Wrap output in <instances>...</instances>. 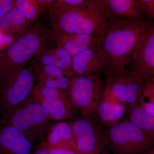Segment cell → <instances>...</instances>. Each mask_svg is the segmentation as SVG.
Here are the masks:
<instances>
[{
  "label": "cell",
  "instance_id": "1",
  "mask_svg": "<svg viewBox=\"0 0 154 154\" xmlns=\"http://www.w3.org/2000/svg\"><path fill=\"white\" fill-rule=\"evenodd\" d=\"M52 30L65 34H85L100 40L108 22L117 19L105 0H88L84 7H65L53 0L48 6Z\"/></svg>",
  "mask_w": 154,
  "mask_h": 154
},
{
  "label": "cell",
  "instance_id": "2",
  "mask_svg": "<svg viewBox=\"0 0 154 154\" xmlns=\"http://www.w3.org/2000/svg\"><path fill=\"white\" fill-rule=\"evenodd\" d=\"M153 26L150 20L117 19L108 22L100 45L110 63V74L124 70L146 32Z\"/></svg>",
  "mask_w": 154,
  "mask_h": 154
},
{
  "label": "cell",
  "instance_id": "3",
  "mask_svg": "<svg viewBox=\"0 0 154 154\" xmlns=\"http://www.w3.org/2000/svg\"><path fill=\"white\" fill-rule=\"evenodd\" d=\"M54 43L52 30L41 24L28 28L14 43L0 51V83Z\"/></svg>",
  "mask_w": 154,
  "mask_h": 154
},
{
  "label": "cell",
  "instance_id": "4",
  "mask_svg": "<svg viewBox=\"0 0 154 154\" xmlns=\"http://www.w3.org/2000/svg\"><path fill=\"white\" fill-rule=\"evenodd\" d=\"M1 117L0 124L14 127L33 143L43 140L51 120L44 107L31 97Z\"/></svg>",
  "mask_w": 154,
  "mask_h": 154
},
{
  "label": "cell",
  "instance_id": "5",
  "mask_svg": "<svg viewBox=\"0 0 154 154\" xmlns=\"http://www.w3.org/2000/svg\"><path fill=\"white\" fill-rule=\"evenodd\" d=\"M105 139L113 154H146L154 148L153 141L128 120L109 127Z\"/></svg>",
  "mask_w": 154,
  "mask_h": 154
},
{
  "label": "cell",
  "instance_id": "6",
  "mask_svg": "<svg viewBox=\"0 0 154 154\" xmlns=\"http://www.w3.org/2000/svg\"><path fill=\"white\" fill-rule=\"evenodd\" d=\"M104 88L100 77L75 74L65 92L83 117L93 121L98 117L97 110Z\"/></svg>",
  "mask_w": 154,
  "mask_h": 154
},
{
  "label": "cell",
  "instance_id": "7",
  "mask_svg": "<svg viewBox=\"0 0 154 154\" xmlns=\"http://www.w3.org/2000/svg\"><path fill=\"white\" fill-rule=\"evenodd\" d=\"M26 65L14 71L0 83V114L13 110L30 97L35 76L33 68Z\"/></svg>",
  "mask_w": 154,
  "mask_h": 154
},
{
  "label": "cell",
  "instance_id": "8",
  "mask_svg": "<svg viewBox=\"0 0 154 154\" xmlns=\"http://www.w3.org/2000/svg\"><path fill=\"white\" fill-rule=\"evenodd\" d=\"M71 122L76 154H100L106 146L105 130L91 119H79Z\"/></svg>",
  "mask_w": 154,
  "mask_h": 154
},
{
  "label": "cell",
  "instance_id": "9",
  "mask_svg": "<svg viewBox=\"0 0 154 154\" xmlns=\"http://www.w3.org/2000/svg\"><path fill=\"white\" fill-rule=\"evenodd\" d=\"M111 91L119 100L130 107L139 105L145 82L131 71H122L107 75Z\"/></svg>",
  "mask_w": 154,
  "mask_h": 154
},
{
  "label": "cell",
  "instance_id": "10",
  "mask_svg": "<svg viewBox=\"0 0 154 154\" xmlns=\"http://www.w3.org/2000/svg\"><path fill=\"white\" fill-rule=\"evenodd\" d=\"M131 70L145 82L154 80V25L141 39L133 52Z\"/></svg>",
  "mask_w": 154,
  "mask_h": 154
},
{
  "label": "cell",
  "instance_id": "11",
  "mask_svg": "<svg viewBox=\"0 0 154 154\" xmlns=\"http://www.w3.org/2000/svg\"><path fill=\"white\" fill-rule=\"evenodd\" d=\"M75 74L100 77L110 74L109 59L101 46L83 51L72 58Z\"/></svg>",
  "mask_w": 154,
  "mask_h": 154
},
{
  "label": "cell",
  "instance_id": "12",
  "mask_svg": "<svg viewBox=\"0 0 154 154\" xmlns=\"http://www.w3.org/2000/svg\"><path fill=\"white\" fill-rule=\"evenodd\" d=\"M0 124V154H33V142L14 127Z\"/></svg>",
  "mask_w": 154,
  "mask_h": 154
},
{
  "label": "cell",
  "instance_id": "13",
  "mask_svg": "<svg viewBox=\"0 0 154 154\" xmlns=\"http://www.w3.org/2000/svg\"><path fill=\"white\" fill-rule=\"evenodd\" d=\"M126 104L117 99L112 93L110 80L107 76L102 99L97 110L101 121L109 127L119 122L126 112Z\"/></svg>",
  "mask_w": 154,
  "mask_h": 154
},
{
  "label": "cell",
  "instance_id": "14",
  "mask_svg": "<svg viewBox=\"0 0 154 154\" xmlns=\"http://www.w3.org/2000/svg\"><path fill=\"white\" fill-rule=\"evenodd\" d=\"M47 133V138L41 146L48 149H66L76 153L75 142L71 122L61 121L50 125Z\"/></svg>",
  "mask_w": 154,
  "mask_h": 154
},
{
  "label": "cell",
  "instance_id": "15",
  "mask_svg": "<svg viewBox=\"0 0 154 154\" xmlns=\"http://www.w3.org/2000/svg\"><path fill=\"white\" fill-rule=\"evenodd\" d=\"M53 32L57 46L66 50L72 57L83 51L101 46L100 40L91 35L85 34H65L55 33L53 31Z\"/></svg>",
  "mask_w": 154,
  "mask_h": 154
},
{
  "label": "cell",
  "instance_id": "16",
  "mask_svg": "<svg viewBox=\"0 0 154 154\" xmlns=\"http://www.w3.org/2000/svg\"><path fill=\"white\" fill-rule=\"evenodd\" d=\"M72 58L66 50L56 45V47L48 48L42 50L34 60L42 64L56 67L70 79L75 75L72 69Z\"/></svg>",
  "mask_w": 154,
  "mask_h": 154
},
{
  "label": "cell",
  "instance_id": "17",
  "mask_svg": "<svg viewBox=\"0 0 154 154\" xmlns=\"http://www.w3.org/2000/svg\"><path fill=\"white\" fill-rule=\"evenodd\" d=\"M32 67L38 84L65 91L68 89L70 79L60 69L52 66L42 64L34 60Z\"/></svg>",
  "mask_w": 154,
  "mask_h": 154
},
{
  "label": "cell",
  "instance_id": "18",
  "mask_svg": "<svg viewBox=\"0 0 154 154\" xmlns=\"http://www.w3.org/2000/svg\"><path fill=\"white\" fill-rule=\"evenodd\" d=\"M34 102L44 107L51 120L57 121L71 118L76 109L67 95L63 97L38 99Z\"/></svg>",
  "mask_w": 154,
  "mask_h": 154
},
{
  "label": "cell",
  "instance_id": "19",
  "mask_svg": "<svg viewBox=\"0 0 154 154\" xmlns=\"http://www.w3.org/2000/svg\"><path fill=\"white\" fill-rule=\"evenodd\" d=\"M107 8L116 19H142L143 14L138 0H105Z\"/></svg>",
  "mask_w": 154,
  "mask_h": 154
},
{
  "label": "cell",
  "instance_id": "20",
  "mask_svg": "<svg viewBox=\"0 0 154 154\" xmlns=\"http://www.w3.org/2000/svg\"><path fill=\"white\" fill-rule=\"evenodd\" d=\"M29 25L22 12L15 7L0 19V33L20 35L28 29Z\"/></svg>",
  "mask_w": 154,
  "mask_h": 154
},
{
  "label": "cell",
  "instance_id": "21",
  "mask_svg": "<svg viewBox=\"0 0 154 154\" xmlns=\"http://www.w3.org/2000/svg\"><path fill=\"white\" fill-rule=\"evenodd\" d=\"M128 120L137 127L154 142V117L149 115L140 105L130 107Z\"/></svg>",
  "mask_w": 154,
  "mask_h": 154
},
{
  "label": "cell",
  "instance_id": "22",
  "mask_svg": "<svg viewBox=\"0 0 154 154\" xmlns=\"http://www.w3.org/2000/svg\"><path fill=\"white\" fill-rule=\"evenodd\" d=\"M15 7L22 12L30 25L39 19L42 11L46 8L38 0H15Z\"/></svg>",
  "mask_w": 154,
  "mask_h": 154
},
{
  "label": "cell",
  "instance_id": "23",
  "mask_svg": "<svg viewBox=\"0 0 154 154\" xmlns=\"http://www.w3.org/2000/svg\"><path fill=\"white\" fill-rule=\"evenodd\" d=\"M143 15L150 20H154V0H138Z\"/></svg>",
  "mask_w": 154,
  "mask_h": 154
},
{
  "label": "cell",
  "instance_id": "24",
  "mask_svg": "<svg viewBox=\"0 0 154 154\" xmlns=\"http://www.w3.org/2000/svg\"><path fill=\"white\" fill-rule=\"evenodd\" d=\"M143 100L154 102V80L145 82L141 101Z\"/></svg>",
  "mask_w": 154,
  "mask_h": 154
},
{
  "label": "cell",
  "instance_id": "25",
  "mask_svg": "<svg viewBox=\"0 0 154 154\" xmlns=\"http://www.w3.org/2000/svg\"><path fill=\"white\" fill-rule=\"evenodd\" d=\"M19 36V35H10L0 33V51L14 43Z\"/></svg>",
  "mask_w": 154,
  "mask_h": 154
},
{
  "label": "cell",
  "instance_id": "26",
  "mask_svg": "<svg viewBox=\"0 0 154 154\" xmlns=\"http://www.w3.org/2000/svg\"><path fill=\"white\" fill-rule=\"evenodd\" d=\"M15 0H0V19L15 8Z\"/></svg>",
  "mask_w": 154,
  "mask_h": 154
},
{
  "label": "cell",
  "instance_id": "27",
  "mask_svg": "<svg viewBox=\"0 0 154 154\" xmlns=\"http://www.w3.org/2000/svg\"><path fill=\"white\" fill-rule=\"evenodd\" d=\"M59 5L65 7H84L88 3V0H56Z\"/></svg>",
  "mask_w": 154,
  "mask_h": 154
},
{
  "label": "cell",
  "instance_id": "28",
  "mask_svg": "<svg viewBox=\"0 0 154 154\" xmlns=\"http://www.w3.org/2000/svg\"><path fill=\"white\" fill-rule=\"evenodd\" d=\"M139 105L148 114L154 117V102L143 100L140 101Z\"/></svg>",
  "mask_w": 154,
  "mask_h": 154
},
{
  "label": "cell",
  "instance_id": "29",
  "mask_svg": "<svg viewBox=\"0 0 154 154\" xmlns=\"http://www.w3.org/2000/svg\"><path fill=\"white\" fill-rule=\"evenodd\" d=\"M49 154H76L70 150L64 148H54L48 149Z\"/></svg>",
  "mask_w": 154,
  "mask_h": 154
},
{
  "label": "cell",
  "instance_id": "30",
  "mask_svg": "<svg viewBox=\"0 0 154 154\" xmlns=\"http://www.w3.org/2000/svg\"><path fill=\"white\" fill-rule=\"evenodd\" d=\"M33 154H49L48 149L41 146L40 149Z\"/></svg>",
  "mask_w": 154,
  "mask_h": 154
},
{
  "label": "cell",
  "instance_id": "31",
  "mask_svg": "<svg viewBox=\"0 0 154 154\" xmlns=\"http://www.w3.org/2000/svg\"><path fill=\"white\" fill-rule=\"evenodd\" d=\"M146 154H154V151L153 150V149H152L151 150H150Z\"/></svg>",
  "mask_w": 154,
  "mask_h": 154
},
{
  "label": "cell",
  "instance_id": "32",
  "mask_svg": "<svg viewBox=\"0 0 154 154\" xmlns=\"http://www.w3.org/2000/svg\"><path fill=\"white\" fill-rule=\"evenodd\" d=\"M153 151H154V148H153Z\"/></svg>",
  "mask_w": 154,
  "mask_h": 154
},
{
  "label": "cell",
  "instance_id": "33",
  "mask_svg": "<svg viewBox=\"0 0 154 154\" xmlns=\"http://www.w3.org/2000/svg\"><path fill=\"white\" fill-rule=\"evenodd\" d=\"M106 154L104 153V154Z\"/></svg>",
  "mask_w": 154,
  "mask_h": 154
}]
</instances>
